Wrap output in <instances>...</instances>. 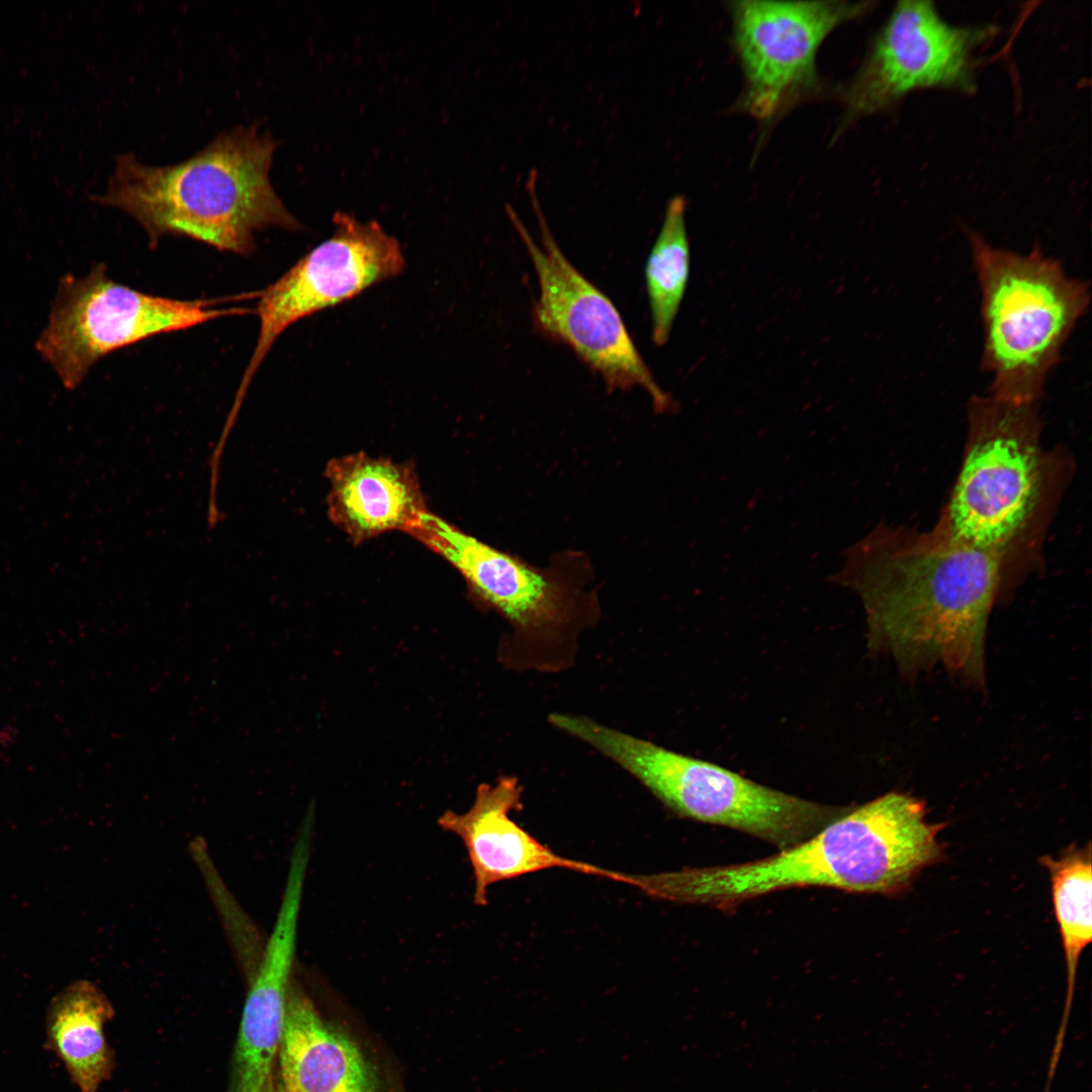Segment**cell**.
Returning a JSON list of instances; mask_svg holds the SVG:
<instances>
[{
	"label": "cell",
	"instance_id": "cell-5",
	"mask_svg": "<svg viewBox=\"0 0 1092 1092\" xmlns=\"http://www.w3.org/2000/svg\"><path fill=\"white\" fill-rule=\"evenodd\" d=\"M968 237L981 293V363L991 376L990 395L1011 403H1037L1089 305L1088 285L1037 249L1019 254L994 247L977 234Z\"/></svg>",
	"mask_w": 1092,
	"mask_h": 1092
},
{
	"label": "cell",
	"instance_id": "cell-10",
	"mask_svg": "<svg viewBox=\"0 0 1092 1092\" xmlns=\"http://www.w3.org/2000/svg\"><path fill=\"white\" fill-rule=\"evenodd\" d=\"M335 232L263 290L255 308L259 334L224 426L234 428L249 385L278 337L291 325L348 301L398 276L405 259L398 241L376 220L338 211Z\"/></svg>",
	"mask_w": 1092,
	"mask_h": 1092
},
{
	"label": "cell",
	"instance_id": "cell-8",
	"mask_svg": "<svg viewBox=\"0 0 1092 1092\" xmlns=\"http://www.w3.org/2000/svg\"><path fill=\"white\" fill-rule=\"evenodd\" d=\"M250 297L252 292L196 300L154 295L114 281L98 263L82 277L66 274L60 279L35 349L63 385L75 389L107 354L156 335L254 313L247 307L219 306Z\"/></svg>",
	"mask_w": 1092,
	"mask_h": 1092
},
{
	"label": "cell",
	"instance_id": "cell-7",
	"mask_svg": "<svg viewBox=\"0 0 1092 1092\" xmlns=\"http://www.w3.org/2000/svg\"><path fill=\"white\" fill-rule=\"evenodd\" d=\"M1036 404L971 398L964 460L941 515L957 539L1003 564L1040 512L1051 477Z\"/></svg>",
	"mask_w": 1092,
	"mask_h": 1092
},
{
	"label": "cell",
	"instance_id": "cell-18",
	"mask_svg": "<svg viewBox=\"0 0 1092 1092\" xmlns=\"http://www.w3.org/2000/svg\"><path fill=\"white\" fill-rule=\"evenodd\" d=\"M687 201L672 196L645 265L652 341L667 343L690 277L691 250L686 224Z\"/></svg>",
	"mask_w": 1092,
	"mask_h": 1092
},
{
	"label": "cell",
	"instance_id": "cell-17",
	"mask_svg": "<svg viewBox=\"0 0 1092 1092\" xmlns=\"http://www.w3.org/2000/svg\"><path fill=\"white\" fill-rule=\"evenodd\" d=\"M114 1009L93 983L77 980L50 1002L46 1017L47 1048L64 1064L79 1092H98L114 1069V1053L104 1025Z\"/></svg>",
	"mask_w": 1092,
	"mask_h": 1092
},
{
	"label": "cell",
	"instance_id": "cell-6",
	"mask_svg": "<svg viewBox=\"0 0 1092 1092\" xmlns=\"http://www.w3.org/2000/svg\"><path fill=\"white\" fill-rule=\"evenodd\" d=\"M549 723L614 761L675 814L748 833L780 849L809 838L846 811L774 790L583 715L553 713Z\"/></svg>",
	"mask_w": 1092,
	"mask_h": 1092
},
{
	"label": "cell",
	"instance_id": "cell-16",
	"mask_svg": "<svg viewBox=\"0 0 1092 1092\" xmlns=\"http://www.w3.org/2000/svg\"><path fill=\"white\" fill-rule=\"evenodd\" d=\"M278 1059V1092H379L375 1070L358 1044L293 985Z\"/></svg>",
	"mask_w": 1092,
	"mask_h": 1092
},
{
	"label": "cell",
	"instance_id": "cell-3",
	"mask_svg": "<svg viewBox=\"0 0 1092 1092\" xmlns=\"http://www.w3.org/2000/svg\"><path fill=\"white\" fill-rule=\"evenodd\" d=\"M276 145L256 122L221 131L176 164L151 166L122 154L107 189L94 200L133 217L152 248L165 236H178L251 255L259 231L301 228L269 178Z\"/></svg>",
	"mask_w": 1092,
	"mask_h": 1092
},
{
	"label": "cell",
	"instance_id": "cell-13",
	"mask_svg": "<svg viewBox=\"0 0 1092 1092\" xmlns=\"http://www.w3.org/2000/svg\"><path fill=\"white\" fill-rule=\"evenodd\" d=\"M308 860L305 849L291 851L277 917L251 976L235 1052L232 1092H274L273 1068L284 1029Z\"/></svg>",
	"mask_w": 1092,
	"mask_h": 1092
},
{
	"label": "cell",
	"instance_id": "cell-19",
	"mask_svg": "<svg viewBox=\"0 0 1092 1092\" xmlns=\"http://www.w3.org/2000/svg\"><path fill=\"white\" fill-rule=\"evenodd\" d=\"M1055 916L1059 925L1068 975V998L1072 997L1080 957L1092 940L1091 844H1075L1059 857L1044 855Z\"/></svg>",
	"mask_w": 1092,
	"mask_h": 1092
},
{
	"label": "cell",
	"instance_id": "cell-14",
	"mask_svg": "<svg viewBox=\"0 0 1092 1092\" xmlns=\"http://www.w3.org/2000/svg\"><path fill=\"white\" fill-rule=\"evenodd\" d=\"M523 787L516 777L477 787L472 806L464 813L445 811L439 826L464 843L473 870L476 905L487 903L488 888L502 881L550 869H564L614 880L616 871L571 859L542 844L512 818L521 809Z\"/></svg>",
	"mask_w": 1092,
	"mask_h": 1092
},
{
	"label": "cell",
	"instance_id": "cell-12",
	"mask_svg": "<svg viewBox=\"0 0 1092 1092\" xmlns=\"http://www.w3.org/2000/svg\"><path fill=\"white\" fill-rule=\"evenodd\" d=\"M992 26H954L930 1H901L841 90V126L885 110L910 91L941 87L972 92L976 49Z\"/></svg>",
	"mask_w": 1092,
	"mask_h": 1092
},
{
	"label": "cell",
	"instance_id": "cell-1",
	"mask_svg": "<svg viewBox=\"0 0 1092 1092\" xmlns=\"http://www.w3.org/2000/svg\"><path fill=\"white\" fill-rule=\"evenodd\" d=\"M1002 560L957 539L941 516L927 532L878 525L844 552L833 583L860 598L869 647L914 676L942 665L985 685V637Z\"/></svg>",
	"mask_w": 1092,
	"mask_h": 1092
},
{
	"label": "cell",
	"instance_id": "cell-11",
	"mask_svg": "<svg viewBox=\"0 0 1092 1092\" xmlns=\"http://www.w3.org/2000/svg\"><path fill=\"white\" fill-rule=\"evenodd\" d=\"M727 5L744 79L738 107L765 121L818 92L816 59L822 42L874 3L744 0Z\"/></svg>",
	"mask_w": 1092,
	"mask_h": 1092
},
{
	"label": "cell",
	"instance_id": "cell-15",
	"mask_svg": "<svg viewBox=\"0 0 1092 1092\" xmlns=\"http://www.w3.org/2000/svg\"><path fill=\"white\" fill-rule=\"evenodd\" d=\"M325 475L329 517L355 544L388 531L407 533L428 511L411 462L360 452L331 460Z\"/></svg>",
	"mask_w": 1092,
	"mask_h": 1092
},
{
	"label": "cell",
	"instance_id": "cell-2",
	"mask_svg": "<svg viewBox=\"0 0 1092 1092\" xmlns=\"http://www.w3.org/2000/svg\"><path fill=\"white\" fill-rule=\"evenodd\" d=\"M924 802L891 792L846 811L809 838L742 863L656 873V899L721 911L757 897L805 887L892 896L943 854V824Z\"/></svg>",
	"mask_w": 1092,
	"mask_h": 1092
},
{
	"label": "cell",
	"instance_id": "cell-4",
	"mask_svg": "<svg viewBox=\"0 0 1092 1092\" xmlns=\"http://www.w3.org/2000/svg\"><path fill=\"white\" fill-rule=\"evenodd\" d=\"M407 534L457 569L480 607L507 621L510 632L498 650L506 667L559 672L573 666L580 634L601 616L581 552L561 553L549 566L537 567L429 511Z\"/></svg>",
	"mask_w": 1092,
	"mask_h": 1092
},
{
	"label": "cell",
	"instance_id": "cell-9",
	"mask_svg": "<svg viewBox=\"0 0 1092 1092\" xmlns=\"http://www.w3.org/2000/svg\"><path fill=\"white\" fill-rule=\"evenodd\" d=\"M527 190L537 217L540 242L533 240L515 209L506 212L529 255L538 280L533 323L543 336L566 345L596 372L610 391L639 387L656 413L674 402L653 377L616 305L565 257L553 238L536 193V172Z\"/></svg>",
	"mask_w": 1092,
	"mask_h": 1092
}]
</instances>
